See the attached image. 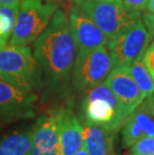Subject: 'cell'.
<instances>
[{
    "instance_id": "cell-9",
    "label": "cell",
    "mask_w": 154,
    "mask_h": 155,
    "mask_svg": "<svg viewBox=\"0 0 154 155\" xmlns=\"http://www.w3.org/2000/svg\"><path fill=\"white\" fill-rule=\"evenodd\" d=\"M122 143L129 148L143 137L154 136V92L141 100L122 125Z\"/></svg>"
},
{
    "instance_id": "cell-14",
    "label": "cell",
    "mask_w": 154,
    "mask_h": 155,
    "mask_svg": "<svg viewBox=\"0 0 154 155\" xmlns=\"http://www.w3.org/2000/svg\"><path fill=\"white\" fill-rule=\"evenodd\" d=\"M116 131L97 125L83 127V145L89 155H113V142Z\"/></svg>"
},
{
    "instance_id": "cell-15",
    "label": "cell",
    "mask_w": 154,
    "mask_h": 155,
    "mask_svg": "<svg viewBox=\"0 0 154 155\" xmlns=\"http://www.w3.org/2000/svg\"><path fill=\"white\" fill-rule=\"evenodd\" d=\"M32 135L33 127L6 135L0 140V155H30Z\"/></svg>"
},
{
    "instance_id": "cell-5",
    "label": "cell",
    "mask_w": 154,
    "mask_h": 155,
    "mask_svg": "<svg viewBox=\"0 0 154 155\" xmlns=\"http://www.w3.org/2000/svg\"><path fill=\"white\" fill-rule=\"evenodd\" d=\"M58 4L45 0H22L18 7L10 45L23 46L35 41L50 23Z\"/></svg>"
},
{
    "instance_id": "cell-7",
    "label": "cell",
    "mask_w": 154,
    "mask_h": 155,
    "mask_svg": "<svg viewBox=\"0 0 154 155\" xmlns=\"http://www.w3.org/2000/svg\"><path fill=\"white\" fill-rule=\"evenodd\" d=\"M151 37L152 33L144 25L141 16L132 27L110 40L107 47L113 68L129 66L138 56L145 53Z\"/></svg>"
},
{
    "instance_id": "cell-4",
    "label": "cell",
    "mask_w": 154,
    "mask_h": 155,
    "mask_svg": "<svg viewBox=\"0 0 154 155\" xmlns=\"http://www.w3.org/2000/svg\"><path fill=\"white\" fill-rule=\"evenodd\" d=\"M107 38L112 40L141 19L138 11H130L122 0H74Z\"/></svg>"
},
{
    "instance_id": "cell-11",
    "label": "cell",
    "mask_w": 154,
    "mask_h": 155,
    "mask_svg": "<svg viewBox=\"0 0 154 155\" xmlns=\"http://www.w3.org/2000/svg\"><path fill=\"white\" fill-rule=\"evenodd\" d=\"M104 83L119 100L127 116L145 97L134 81L128 66L113 68L104 80Z\"/></svg>"
},
{
    "instance_id": "cell-10",
    "label": "cell",
    "mask_w": 154,
    "mask_h": 155,
    "mask_svg": "<svg viewBox=\"0 0 154 155\" xmlns=\"http://www.w3.org/2000/svg\"><path fill=\"white\" fill-rule=\"evenodd\" d=\"M68 19L78 51L107 46L109 43L107 36L85 14L76 2L71 4Z\"/></svg>"
},
{
    "instance_id": "cell-6",
    "label": "cell",
    "mask_w": 154,
    "mask_h": 155,
    "mask_svg": "<svg viewBox=\"0 0 154 155\" xmlns=\"http://www.w3.org/2000/svg\"><path fill=\"white\" fill-rule=\"evenodd\" d=\"M113 69L107 46L79 50L72 72V84L77 91H87L102 83Z\"/></svg>"
},
{
    "instance_id": "cell-22",
    "label": "cell",
    "mask_w": 154,
    "mask_h": 155,
    "mask_svg": "<svg viewBox=\"0 0 154 155\" xmlns=\"http://www.w3.org/2000/svg\"><path fill=\"white\" fill-rule=\"evenodd\" d=\"M146 9L148 10V12H150L152 15H154V0H149L148 3H147Z\"/></svg>"
},
{
    "instance_id": "cell-8",
    "label": "cell",
    "mask_w": 154,
    "mask_h": 155,
    "mask_svg": "<svg viewBox=\"0 0 154 155\" xmlns=\"http://www.w3.org/2000/svg\"><path fill=\"white\" fill-rule=\"evenodd\" d=\"M37 96L0 78V123L34 117Z\"/></svg>"
},
{
    "instance_id": "cell-17",
    "label": "cell",
    "mask_w": 154,
    "mask_h": 155,
    "mask_svg": "<svg viewBox=\"0 0 154 155\" xmlns=\"http://www.w3.org/2000/svg\"><path fill=\"white\" fill-rule=\"evenodd\" d=\"M19 6L0 4V46L6 45L14 30Z\"/></svg>"
},
{
    "instance_id": "cell-19",
    "label": "cell",
    "mask_w": 154,
    "mask_h": 155,
    "mask_svg": "<svg viewBox=\"0 0 154 155\" xmlns=\"http://www.w3.org/2000/svg\"><path fill=\"white\" fill-rule=\"evenodd\" d=\"M149 0H122L124 6L130 11L141 12L146 8Z\"/></svg>"
},
{
    "instance_id": "cell-1",
    "label": "cell",
    "mask_w": 154,
    "mask_h": 155,
    "mask_svg": "<svg viewBox=\"0 0 154 155\" xmlns=\"http://www.w3.org/2000/svg\"><path fill=\"white\" fill-rule=\"evenodd\" d=\"M76 51L67 14L57 8L50 23L33 43V55L47 86L54 90L66 87Z\"/></svg>"
},
{
    "instance_id": "cell-12",
    "label": "cell",
    "mask_w": 154,
    "mask_h": 155,
    "mask_svg": "<svg viewBox=\"0 0 154 155\" xmlns=\"http://www.w3.org/2000/svg\"><path fill=\"white\" fill-rule=\"evenodd\" d=\"M30 155H59V123L56 110L42 115L33 125Z\"/></svg>"
},
{
    "instance_id": "cell-21",
    "label": "cell",
    "mask_w": 154,
    "mask_h": 155,
    "mask_svg": "<svg viewBox=\"0 0 154 155\" xmlns=\"http://www.w3.org/2000/svg\"><path fill=\"white\" fill-rule=\"evenodd\" d=\"M45 1H53V2H56L57 4L59 3V4L64 6V7H67V6H70L71 7L72 0H45Z\"/></svg>"
},
{
    "instance_id": "cell-16",
    "label": "cell",
    "mask_w": 154,
    "mask_h": 155,
    "mask_svg": "<svg viewBox=\"0 0 154 155\" xmlns=\"http://www.w3.org/2000/svg\"><path fill=\"white\" fill-rule=\"evenodd\" d=\"M144 54L138 56L129 65V71L144 96L154 92V79L144 62Z\"/></svg>"
},
{
    "instance_id": "cell-13",
    "label": "cell",
    "mask_w": 154,
    "mask_h": 155,
    "mask_svg": "<svg viewBox=\"0 0 154 155\" xmlns=\"http://www.w3.org/2000/svg\"><path fill=\"white\" fill-rule=\"evenodd\" d=\"M56 112L59 123V155H74L83 146V127L69 108Z\"/></svg>"
},
{
    "instance_id": "cell-23",
    "label": "cell",
    "mask_w": 154,
    "mask_h": 155,
    "mask_svg": "<svg viewBox=\"0 0 154 155\" xmlns=\"http://www.w3.org/2000/svg\"><path fill=\"white\" fill-rule=\"evenodd\" d=\"M74 155H89V154H88V152H87V150H86V149H85V147H84V145H83V146H82V147H81V148H80V149H79V150H78V151H77V152H76V153H75Z\"/></svg>"
},
{
    "instance_id": "cell-18",
    "label": "cell",
    "mask_w": 154,
    "mask_h": 155,
    "mask_svg": "<svg viewBox=\"0 0 154 155\" xmlns=\"http://www.w3.org/2000/svg\"><path fill=\"white\" fill-rule=\"evenodd\" d=\"M131 148V155H154V136L143 137Z\"/></svg>"
},
{
    "instance_id": "cell-20",
    "label": "cell",
    "mask_w": 154,
    "mask_h": 155,
    "mask_svg": "<svg viewBox=\"0 0 154 155\" xmlns=\"http://www.w3.org/2000/svg\"><path fill=\"white\" fill-rule=\"evenodd\" d=\"M22 0H0V4L11 6H19Z\"/></svg>"
},
{
    "instance_id": "cell-2",
    "label": "cell",
    "mask_w": 154,
    "mask_h": 155,
    "mask_svg": "<svg viewBox=\"0 0 154 155\" xmlns=\"http://www.w3.org/2000/svg\"><path fill=\"white\" fill-rule=\"evenodd\" d=\"M0 78L29 93L43 86V73L27 45L0 46Z\"/></svg>"
},
{
    "instance_id": "cell-3",
    "label": "cell",
    "mask_w": 154,
    "mask_h": 155,
    "mask_svg": "<svg viewBox=\"0 0 154 155\" xmlns=\"http://www.w3.org/2000/svg\"><path fill=\"white\" fill-rule=\"evenodd\" d=\"M81 112L85 124L116 132L127 118L119 100L104 82L87 90L81 101Z\"/></svg>"
}]
</instances>
